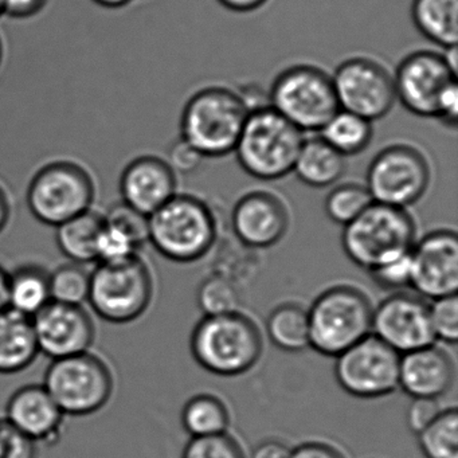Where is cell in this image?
<instances>
[{"label":"cell","instance_id":"36","mask_svg":"<svg viewBox=\"0 0 458 458\" xmlns=\"http://www.w3.org/2000/svg\"><path fill=\"white\" fill-rule=\"evenodd\" d=\"M369 273L372 281L380 288L387 289V291H401V289L410 286V278H411L410 253L383 262L374 269L369 270Z\"/></svg>","mask_w":458,"mask_h":458},{"label":"cell","instance_id":"3","mask_svg":"<svg viewBox=\"0 0 458 458\" xmlns=\"http://www.w3.org/2000/svg\"><path fill=\"white\" fill-rule=\"evenodd\" d=\"M249 108L240 93L229 88L198 90L184 106L181 139L203 157H222L234 152Z\"/></svg>","mask_w":458,"mask_h":458},{"label":"cell","instance_id":"27","mask_svg":"<svg viewBox=\"0 0 458 458\" xmlns=\"http://www.w3.org/2000/svg\"><path fill=\"white\" fill-rule=\"evenodd\" d=\"M267 334L270 342L286 352H301L310 347L308 312L301 305L284 302L267 316Z\"/></svg>","mask_w":458,"mask_h":458},{"label":"cell","instance_id":"45","mask_svg":"<svg viewBox=\"0 0 458 458\" xmlns=\"http://www.w3.org/2000/svg\"><path fill=\"white\" fill-rule=\"evenodd\" d=\"M9 270L0 265V312L9 308Z\"/></svg>","mask_w":458,"mask_h":458},{"label":"cell","instance_id":"9","mask_svg":"<svg viewBox=\"0 0 458 458\" xmlns=\"http://www.w3.org/2000/svg\"><path fill=\"white\" fill-rule=\"evenodd\" d=\"M267 103L304 133L321 132L340 111L332 77L312 65H293L281 72Z\"/></svg>","mask_w":458,"mask_h":458},{"label":"cell","instance_id":"15","mask_svg":"<svg viewBox=\"0 0 458 458\" xmlns=\"http://www.w3.org/2000/svg\"><path fill=\"white\" fill-rule=\"evenodd\" d=\"M371 334L399 355L436 344L430 308L418 294L396 292L372 310Z\"/></svg>","mask_w":458,"mask_h":458},{"label":"cell","instance_id":"7","mask_svg":"<svg viewBox=\"0 0 458 458\" xmlns=\"http://www.w3.org/2000/svg\"><path fill=\"white\" fill-rule=\"evenodd\" d=\"M96 195L95 176L82 163L57 159L34 174L26 191V203L37 221L57 227L93 208Z\"/></svg>","mask_w":458,"mask_h":458},{"label":"cell","instance_id":"1","mask_svg":"<svg viewBox=\"0 0 458 458\" xmlns=\"http://www.w3.org/2000/svg\"><path fill=\"white\" fill-rule=\"evenodd\" d=\"M192 358L219 377H238L256 366L264 351L259 327L241 312L205 316L190 337Z\"/></svg>","mask_w":458,"mask_h":458},{"label":"cell","instance_id":"8","mask_svg":"<svg viewBox=\"0 0 458 458\" xmlns=\"http://www.w3.org/2000/svg\"><path fill=\"white\" fill-rule=\"evenodd\" d=\"M154 294V275L140 254L124 261L98 264L90 270L88 302L93 312L108 323L138 320L148 310Z\"/></svg>","mask_w":458,"mask_h":458},{"label":"cell","instance_id":"44","mask_svg":"<svg viewBox=\"0 0 458 458\" xmlns=\"http://www.w3.org/2000/svg\"><path fill=\"white\" fill-rule=\"evenodd\" d=\"M222 6L235 13H251L264 6L267 0H218Z\"/></svg>","mask_w":458,"mask_h":458},{"label":"cell","instance_id":"38","mask_svg":"<svg viewBox=\"0 0 458 458\" xmlns=\"http://www.w3.org/2000/svg\"><path fill=\"white\" fill-rule=\"evenodd\" d=\"M441 411V406L437 399L412 398L406 411L407 426L417 436L423 428H428Z\"/></svg>","mask_w":458,"mask_h":458},{"label":"cell","instance_id":"28","mask_svg":"<svg viewBox=\"0 0 458 458\" xmlns=\"http://www.w3.org/2000/svg\"><path fill=\"white\" fill-rule=\"evenodd\" d=\"M181 420L191 438L226 433L230 425L227 407L211 394H198L190 398L182 409Z\"/></svg>","mask_w":458,"mask_h":458},{"label":"cell","instance_id":"10","mask_svg":"<svg viewBox=\"0 0 458 458\" xmlns=\"http://www.w3.org/2000/svg\"><path fill=\"white\" fill-rule=\"evenodd\" d=\"M44 386L66 417H87L109 403L114 377L106 359L88 351L52 360L45 372Z\"/></svg>","mask_w":458,"mask_h":458},{"label":"cell","instance_id":"47","mask_svg":"<svg viewBox=\"0 0 458 458\" xmlns=\"http://www.w3.org/2000/svg\"><path fill=\"white\" fill-rule=\"evenodd\" d=\"M4 39H2V37H0V66H2V64H4Z\"/></svg>","mask_w":458,"mask_h":458},{"label":"cell","instance_id":"12","mask_svg":"<svg viewBox=\"0 0 458 458\" xmlns=\"http://www.w3.org/2000/svg\"><path fill=\"white\" fill-rule=\"evenodd\" d=\"M399 361L401 355L371 334L336 356L335 377L356 398H383L399 388Z\"/></svg>","mask_w":458,"mask_h":458},{"label":"cell","instance_id":"26","mask_svg":"<svg viewBox=\"0 0 458 458\" xmlns=\"http://www.w3.org/2000/svg\"><path fill=\"white\" fill-rule=\"evenodd\" d=\"M50 301V272L47 267L38 264H25L10 272V310L33 318Z\"/></svg>","mask_w":458,"mask_h":458},{"label":"cell","instance_id":"17","mask_svg":"<svg viewBox=\"0 0 458 458\" xmlns=\"http://www.w3.org/2000/svg\"><path fill=\"white\" fill-rule=\"evenodd\" d=\"M39 353L47 358H68L92 351L96 324L84 305L50 301L33 318Z\"/></svg>","mask_w":458,"mask_h":458},{"label":"cell","instance_id":"21","mask_svg":"<svg viewBox=\"0 0 458 458\" xmlns=\"http://www.w3.org/2000/svg\"><path fill=\"white\" fill-rule=\"evenodd\" d=\"M455 367L436 344L401 355L399 387L411 398L439 399L452 390Z\"/></svg>","mask_w":458,"mask_h":458},{"label":"cell","instance_id":"34","mask_svg":"<svg viewBox=\"0 0 458 458\" xmlns=\"http://www.w3.org/2000/svg\"><path fill=\"white\" fill-rule=\"evenodd\" d=\"M182 458H245L240 444L229 434L191 438L184 446Z\"/></svg>","mask_w":458,"mask_h":458},{"label":"cell","instance_id":"33","mask_svg":"<svg viewBox=\"0 0 458 458\" xmlns=\"http://www.w3.org/2000/svg\"><path fill=\"white\" fill-rule=\"evenodd\" d=\"M198 307L205 316L240 312L241 294L235 284L224 276H210L197 292Z\"/></svg>","mask_w":458,"mask_h":458},{"label":"cell","instance_id":"5","mask_svg":"<svg viewBox=\"0 0 458 458\" xmlns=\"http://www.w3.org/2000/svg\"><path fill=\"white\" fill-rule=\"evenodd\" d=\"M369 297L350 285L327 289L308 308L310 347L324 356H339L371 335Z\"/></svg>","mask_w":458,"mask_h":458},{"label":"cell","instance_id":"41","mask_svg":"<svg viewBox=\"0 0 458 458\" xmlns=\"http://www.w3.org/2000/svg\"><path fill=\"white\" fill-rule=\"evenodd\" d=\"M292 458H344L335 447L323 442H305L292 449Z\"/></svg>","mask_w":458,"mask_h":458},{"label":"cell","instance_id":"11","mask_svg":"<svg viewBox=\"0 0 458 458\" xmlns=\"http://www.w3.org/2000/svg\"><path fill=\"white\" fill-rule=\"evenodd\" d=\"M430 165L425 155L407 144H393L377 152L367 170L366 189L372 202L406 208L428 191Z\"/></svg>","mask_w":458,"mask_h":458},{"label":"cell","instance_id":"30","mask_svg":"<svg viewBox=\"0 0 458 458\" xmlns=\"http://www.w3.org/2000/svg\"><path fill=\"white\" fill-rule=\"evenodd\" d=\"M418 446L425 458H458V411L442 410L438 417L417 434Z\"/></svg>","mask_w":458,"mask_h":458},{"label":"cell","instance_id":"2","mask_svg":"<svg viewBox=\"0 0 458 458\" xmlns=\"http://www.w3.org/2000/svg\"><path fill=\"white\" fill-rule=\"evenodd\" d=\"M304 140V132L265 106L249 112L234 152L248 175L277 181L293 173Z\"/></svg>","mask_w":458,"mask_h":458},{"label":"cell","instance_id":"42","mask_svg":"<svg viewBox=\"0 0 458 458\" xmlns=\"http://www.w3.org/2000/svg\"><path fill=\"white\" fill-rule=\"evenodd\" d=\"M250 458H292V449L277 439H267L254 447Z\"/></svg>","mask_w":458,"mask_h":458},{"label":"cell","instance_id":"31","mask_svg":"<svg viewBox=\"0 0 458 458\" xmlns=\"http://www.w3.org/2000/svg\"><path fill=\"white\" fill-rule=\"evenodd\" d=\"M90 289V270L77 262H66L50 272L52 301L84 305Z\"/></svg>","mask_w":458,"mask_h":458},{"label":"cell","instance_id":"40","mask_svg":"<svg viewBox=\"0 0 458 458\" xmlns=\"http://www.w3.org/2000/svg\"><path fill=\"white\" fill-rule=\"evenodd\" d=\"M49 0H4V14L15 20H29L44 12Z\"/></svg>","mask_w":458,"mask_h":458},{"label":"cell","instance_id":"18","mask_svg":"<svg viewBox=\"0 0 458 458\" xmlns=\"http://www.w3.org/2000/svg\"><path fill=\"white\" fill-rule=\"evenodd\" d=\"M288 225L285 205L267 191L248 192L233 208V233L248 248L267 249L277 245L288 232Z\"/></svg>","mask_w":458,"mask_h":458},{"label":"cell","instance_id":"13","mask_svg":"<svg viewBox=\"0 0 458 458\" xmlns=\"http://www.w3.org/2000/svg\"><path fill=\"white\" fill-rule=\"evenodd\" d=\"M331 77L343 111L372 123L387 116L395 104L393 74L371 58H350Z\"/></svg>","mask_w":458,"mask_h":458},{"label":"cell","instance_id":"35","mask_svg":"<svg viewBox=\"0 0 458 458\" xmlns=\"http://www.w3.org/2000/svg\"><path fill=\"white\" fill-rule=\"evenodd\" d=\"M428 308L436 340L454 345L458 340L457 294L433 300V304L428 305Z\"/></svg>","mask_w":458,"mask_h":458},{"label":"cell","instance_id":"48","mask_svg":"<svg viewBox=\"0 0 458 458\" xmlns=\"http://www.w3.org/2000/svg\"><path fill=\"white\" fill-rule=\"evenodd\" d=\"M4 0H0V18L4 17Z\"/></svg>","mask_w":458,"mask_h":458},{"label":"cell","instance_id":"46","mask_svg":"<svg viewBox=\"0 0 458 458\" xmlns=\"http://www.w3.org/2000/svg\"><path fill=\"white\" fill-rule=\"evenodd\" d=\"M93 2L104 9L119 10L130 6L135 0H93Z\"/></svg>","mask_w":458,"mask_h":458},{"label":"cell","instance_id":"6","mask_svg":"<svg viewBox=\"0 0 458 458\" xmlns=\"http://www.w3.org/2000/svg\"><path fill=\"white\" fill-rule=\"evenodd\" d=\"M417 226L406 208L372 202L358 218L343 227L342 246L350 261L361 269L410 253Z\"/></svg>","mask_w":458,"mask_h":458},{"label":"cell","instance_id":"37","mask_svg":"<svg viewBox=\"0 0 458 458\" xmlns=\"http://www.w3.org/2000/svg\"><path fill=\"white\" fill-rule=\"evenodd\" d=\"M0 458H38V445L0 418Z\"/></svg>","mask_w":458,"mask_h":458},{"label":"cell","instance_id":"29","mask_svg":"<svg viewBox=\"0 0 458 458\" xmlns=\"http://www.w3.org/2000/svg\"><path fill=\"white\" fill-rule=\"evenodd\" d=\"M372 133L371 122L340 109L321 130L320 136L332 148L348 157L366 151L371 143Z\"/></svg>","mask_w":458,"mask_h":458},{"label":"cell","instance_id":"39","mask_svg":"<svg viewBox=\"0 0 458 458\" xmlns=\"http://www.w3.org/2000/svg\"><path fill=\"white\" fill-rule=\"evenodd\" d=\"M205 157L190 146L183 139L179 138L168 149L167 163L174 171L179 174H191L198 170Z\"/></svg>","mask_w":458,"mask_h":458},{"label":"cell","instance_id":"20","mask_svg":"<svg viewBox=\"0 0 458 458\" xmlns=\"http://www.w3.org/2000/svg\"><path fill=\"white\" fill-rule=\"evenodd\" d=\"M4 418L37 445H52L61 438L66 415L44 385H26L10 396Z\"/></svg>","mask_w":458,"mask_h":458},{"label":"cell","instance_id":"43","mask_svg":"<svg viewBox=\"0 0 458 458\" xmlns=\"http://www.w3.org/2000/svg\"><path fill=\"white\" fill-rule=\"evenodd\" d=\"M13 216V200L6 186L0 182V234L7 229Z\"/></svg>","mask_w":458,"mask_h":458},{"label":"cell","instance_id":"32","mask_svg":"<svg viewBox=\"0 0 458 458\" xmlns=\"http://www.w3.org/2000/svg\"><path fill=\"white\" fill-rule=\"evenodd\" d=\"M371 203V195L366 186L343 183L327 195L324 210L334 224L344 227L358 218Z\"/></svg>","mask_w":458,"mask_h":458},{"label":"cell","instance_id":"25","mask_svg":"<svg viewBox=\"0 0 458 458\" xmlns=\"http://www.w3.org/2000/svg\"><path fill=\"white\" fill-rule=\"evenodd\" d=\"M411 20L433 44L444 49L457 47L458 0H412Z\"/></svg>","mask_w":458,"mask_h":458},{"label":"cell","instance_id":"16","mask_svg":"<svg viewBox=\"0 0 458 458\" xmlns=\"http://www.w3.org/2000/svg\"><path fill=\"white\" fill-rule=\"evenodd\" d=\"M411 278L410 288L426 300L457 294L458 237L453 230L428 233L415 241L410 251Z\"/></svg>","mask_w":458,"mask_h":458},{"label":"cell","instance_id":"14","mask_svg":"<svg viewBox=\"0 0 458 458\" xmlns=\"http://www.w3.org/2000/svg\"><path fill=\"white\" fill-rule=\"evenodd\" d=\"M393 80L396 100L410 114L437 119L442 96L457 84V71L444 55L418 50L401 61Z\"/></svg>","mask_w":458,"mask_h":458},{"label":"cell","instance_id":"23","mask_svg":"<svg viewBox=\"0 0 458 458\" xmlns=\"http://www.w3.org/2000/svg\"><path fill=\"white\" fill-rule=\"evenodd\" d=\"M345 159L321 136H313L302 143L293 173L307 186L326 189L342 178L347 165Z\"/></svg>","mask_w":458,"mask_h":458},{"label":"cell","instance_id":"4","mask_svg":"<svg viewBox=\"0 0 458 458\" xmlns=\"http://www.w3.org/2000/svg\"><path fill=\"white\" fill-rule=\"evenodd\" d=\"M216 238V216L194 195L176 194L148 216V242L160 256L178 264L202 259Z\"/></svg>","mask_w":458,"mask_h":458},{"label":"cell","instance_id":"24","mask_svg":"<svg viewBox=\"0 0 458 458\" xmlns=\"http://www.w3.org/2000/svg\"><path fill=\"white\" fill-rule=\"evenodd\" d=\"M104 227V214L90 208L55 227L61 253L71 262H98V246Z\"/></svg>","mask_w":458,"mask_h":458},{"label":"cell","instance_id":"22","mask_svg":"<svg viewBox=\"0 0 458 458\" xmlns=\"http://www.w3.org/2000/svg\"><path fill=\"white\" fill-rule=\"evenodd\" d=\"M39 348L33 318L15 310L0 312V375H13L29 369L38 358Z\"/></svg>","mask_w":458,"mask_h":458},{"label":"cell","instance_id":"19","mask_svg":"<svg viewBox=\"0 0 458 458\" xmlns=\"http://www.w3.org/2000/svg\"><path fill=\"white\" fill-rule=\"evenodd\" d=\"M119 189L123 203L149 216L178 194V181L167 160L141 155L125 165Z\"/></svg>","mask_w":458,"mask_h":458}]
</instances>
